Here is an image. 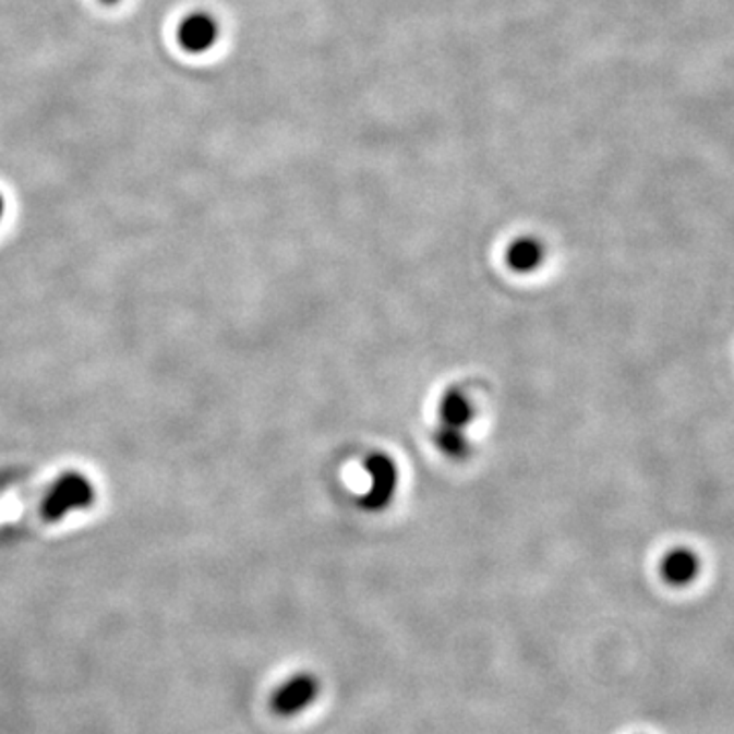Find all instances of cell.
Here are the masks:
<instances>
[{
  "label": "cell",
  "mask_w": 734,
  "mask_h": 734,
  "mask_svg": "<svg viewBox=\"0 0 734 734\" xmlns=\"http://www.w3.org/2000/svg\"><path fill=\"white\" fill-rule=\"evenodd\" d=\"M103 4H117V2H121V0H100Z\"/></svg>",
  "instance_id": "ba28073f"
},
{
  "label": "cell",
  "mask_w": 734,
  "mask_h": 734,
  "mask_svg": "<svg viewBox=\"0 0 734 734\" xmlns=\"http://www.w3.org/2000/svg\"><path fill=\"white\" fill-rule=\"evenodd\" d=\"M438 443L445 452L454 455L461 454L464 447H466V438L459 435V429H455V426H445V431L438 435Z\"/></svg>",
  "instance_id": "52a82bcc"
},
{
  "label": "cell",
  "mask_w": 734,
  "mask_h": 734,
  "mask_svg": "<svg viewBox=\"0 0 734 734\" xmlns=\"http://www.w3.org/2000/svg\"><path fill=\"white\" fill-rule=\"evenodd\" d=\"M318 696L321 679L314 673H294L272 691L269 710L280 719H292L311 708Z\"/></svg>",
  "instance_id": "6da1fadb"
},
{
  "label": "cell",
  "mask_w": 734,
  "mask_h": 734,
  "mask_svg": "<svg viewBox=\"0 0 734 734\" xmlns=\"http://www.w3.org/2000/svg\"><path fill=\"white\" fill-rule=\"evenodd\" d=\"M700 562L688 549H673L661 562V576L672 586H686L698 576Z\"/></svg>",
  "instance_id": "277c9868"
},
{
  "label": "cell",
  "mask_w": 734,
  "mask_h": 734,
  "mask_svg": "<svg viewBox=\"0 0 734 734\" xmlns=\"http://www.w3.org/2000/svg\"><path fill=\"white\" fill-rule=\"evenodd\" d=\"M543 248L534 239H518L508 250V264L518 272H531L541 264Z\"/></svg>",
  "instance_id": "5b68a950"
},
{
  "label": "cell",
  "mask_w": 734,
  "mask_h": 734,
  "mask_svg": "<svg viewBox=\"0 0 734 734\" xmlns=\"http://www.w3.org/2000/svg\"><path fill=\"white\" fill-rule=\"evenodd\" d=\"M368 469L372 473L374 484H372V494L365 498V504L368 508H380L384 502H388L394 492L396 469L386 455H372Z\"/></svg>",
  "instance_id": "3957f363"
},
{
  "label": "cell",
  "mask_w": 734,
  "mask_h": 734,
  "mask_svg": "<svg viewBox=\"0 0 734 734\" xmlns=\"http://www.w3.org/2000/svg\"><path fill=\"white\" fill-rule=\"evenodd\" d=\"M219 37V21L206 11H192L178 25V44L186 53H206L217 46Z\"/></svg>",
  "instance_id": "7a4b0ae2"
},
{
  "label": "cell",
  "mask_w": 734,
  "mask_h": 734,
  "mask_svg": "<svg viewBox=\"0 0 734 734\" xmlns=\"http://www.w3.org/2000/svg\"><path fill=\"white\" fill-rule=\"evenodd\" d=\"M471 410H469L468 400L461 394H449L443 400V421L445 426H464V422L468 421Z\"/></svg>",
  "instance_id": "8992f818"
}]
</instances>
